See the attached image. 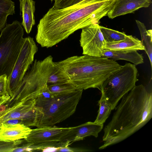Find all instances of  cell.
Masks as SVG:
<instances>
[{
  "instance_id": "cell-28",
  "label": "cell",
  "mask_w": 152,
  "mask_h": 152,
  "mask_svg": "<svg viewBox=\"0 0 152 152\" xmlns=\"http://www.w3.org/2000/svg\"><path fill=\"white\" fill-rule=\"evenodd\" d=\"M77 149H75L70 148L68 146L60 147L57 148L56 151H67V152H74L79 151Z\"/></svg>"
},
{
  "instance_id": "cell-6",
  "label": "cell",
  "mask_w": 152,
  "mask_h": 152,
  "mask_svg": "<svg viewBox=\"0 0 152 152\" xmlns=\"http://www.w3.org/2000/svg\"><path fill=\"white\" fill-rule=\"evenodd\" d=\"M23 29L16 20L6 25L0 35V76L10 77L24 42Z\"/></svg>"
},
{
  "instance_id": "cell-13",
  "label": "cell",
  "mask_w": 152,
  "mask_h": 152,
  "mask_svg": "<svg viewBox=\"0 0 152 152\" xmlns=\"http://www.w3.org/2000/svg\"><path fill=\"white\" fill-rule=\"evenodd\" d=\"M151 3V0H115L107 15L113 19L133 13L142 7H148Z\"/></svg>"
},
{
  "instance_id": "cell-32",
  "label": "cell",
  "mask_w": 152,
  "mask_h": 152,
  "mask_svg": "<svg viewBox=\"0 0 152 152\" xmlns=\"http://www.w3.org/2000/svg\"><path fill=\"white\" fill-rule=\"evenodd\" d=\"M52 1H54V0H50Z\"/></svg>"
},
{
  "instance_id": "cell-30",
  "label": "cell",
  "mask_w": 152,
  "mask_h": 152,
  "mask_svg": "<svg viewBox=\"0 0 152 152\" xmlns=\"http://www.w3.org/2000/svg\"><path fill=\"white\" fill-rule=\"evenodd\" d=\"M2 119L0 117V126L1 125V124L3 123Z\"/></svg>"
},
{
  "instance_id": "cell-2",
  "label": "cell",
  "mask_w": 152,
  "mask_h": 152,
  "mask_svg": "<svg viewBox=\"0 0 152 152\" xmlns=\"http://www.w3.org/2000/svg\"><path fill=\"white\" fill-rule=\"evenodd\" d=\"M124 95L111 120L104 129L102 149L119 142L138 131L152 117V94L142 85Z\"/></svg>"
},
{
  "instance_id": "cell-22",
  "label": "cell",
  "mask_w": 152,
  "mask_h": 152,
  "mask_svg": "<svg viewBox=\"0 0 152 152\" xmlns=\"http://www.w3.org/2000/svg\"><path fill=\"white\" fill-rule=\"evenodd\" d=\"M69 82V79L65 73L56 64L55 68L48 78V85Z\"/></svg>"
},
{
  "instance_id": "cell-18",
  "label": "cell",
  "mask_w": 152,
  "mask_h": 152,
  "mask_svg": "<svg viewBox=\"0 0 152 152\" xmlns=\"http://www.w3.org/2000/svg\"><path fill=\"white\" fill-rule=\"evenodd\" d=\"M135 21L140 32L142 43L144 47V50L148 57L152 68V30H147L143 23L138 20Z\"/></svg>"
},
{
  "instance_id": "cell-1",
  "label": "cell",
  "mask_w": 152,
  "mask_h": 152,
  "mask_svg": "<svg viewBox=\"0 0 152 152\" xmlns=\"http://www.w3.org/2000/svg\"><path fill=\"white\" fill-rule=\"evenodd\" d=\"M115 0H84L62 9L53 7L40 20L35 39L42 47H52L76 31L98 24Z\"/></svg>"
},
{
  "instance_id": "cell-19",
  "label": "cell",
  "mask_w": 152,
  "mask_h": 152,
  "mask_svg": "<svg viewBox=\"0 0 152 152\" xmlns=\"http://www.w3.org/2000/svg\"><path fill=\"white\" fill-rule=\"evenodd\" d=\"M15 8L12 0H0V31L5 26L8 16L15 14Z\"/></svg>"
},
{
  "instance_id": "cell-14",
  "label": "cell",
  "mask_w": 152,
  "mask_h": 152,
  "mask_svg": "<svg viewBox=\"0 0 152 152\" xmlns=\"http://www.w3.org/2000/svg\"><path fill=\"white\" fill-rule=\"evenodd\" d=\"M31 130L23 124L11 125L2 123L0 126V140L9 142L24 139Z\"/></svg>"
},
{
  "instance_id": "cell-5",
  "label": "cell",
  "mask_w": 152,
  "mask_h": 152,
  "mask_svg": "<svg viewBox=\"0 0 152 152\" xmlns=\"http://www.w3.org/2000/svg\"><path fill=\"white\" fill-rule=\"evenodd\" d=\"M83 91V90L77 89L66 94L55 95L43 107L36 108L37 119L35 126H53L69 117L75 112Z\"/></svg>"
},
{
  "instance_id": "cell-7",
  "label": "cell",
  "mask_w": 152,
  "mask_h": 152,
  "mask_svg": "<svg viewBox=\"0 0 152 152\" xmlns=\"http://www.w3.org/2000/svg\"><path fill=\"white\" fill-rule=\"evenodd\" d=\"M136 65L130 63L121 66L102 83L100 91L114 109L119 100L136 86L138 80Z\"/></svg>"
},
{
  "instance_id": "cell-27",
  "label": "cell",
  "mask_w": 152,
  "mask_h": 152,
  "mask_svg": "<svg viewBox=\"0 0 152 152\" xmlns=\"http://www.w3.org/2000/svg\"><path fill=\"white\" fill-rule=\"evenodd\" d=\"M3 123L5 124L11 125L17 124H22V120L20 118L12 119L4 121Z\"/></svg>"
},
{
  "instance_id": "cell-11",
  "label": "cell",
  "mask_w": 152,
  "mask_h": 152,
  "mask_svg": "<svg viewBox=\"0 0 152 152\" xmlns=\"http://www.w3.org/2000/svg\"><path fill=\"white\" fill-rule=\"evenodd\" d=\"M35 99L20 102L10 107L0 110V117L3 122L9 119L20 118L22 124L35 126L37 119Z\"/></svg>"
},
{
  "instance_id": "cell-21",
  "label": "cell",
  "mask_w": 152,
  "mask_h": 152,
  "mask_svg": "<svg viewBox=\"0 0 152 152\" xmlns=\"http://www.w3.org/2000/svg\"><path fill=\"white\" fill-rule=\"evenodd\" d=\"M100 28L106 42H117L125 39L127 36L124 32H119L103 26Z\"/></svg>"
},
{
  "instance_id": "cell-29",
  "label": "cell",
  "mask_w": 152,
  "mask_h": 152,
  "mask_svg": "<svg viewBox=\"0 0 152 152\" xmlns=\"http://www.w3.org/2000/svg\"><path fill=\"white\" fill-rule=\"evenodd\" d=\"M10 98V96H4L0 97V106L6 102Z\"/></svg>"
},
{
  "instance_id": "cell-24",
  "label": "cell",
  "mask_w": 152,
  "mask_h": 152,
  "mask_svg": "<svg viewBox=\"0 0 152 152\" xmlns=\"http://www.w3.org/2000/svg\"><path fill=\"white\" fill-rule=\"evenodd\" d=\"M23 139L11 142L0 140V152H14L21 145Z\"/></svg>"
},
{
  "instance_id": "cell-20",
  "label": "cell",
  "mask_w": 152,
  "mask_h": 152,
  "mask_svg": "<svg viewBox=\"0 0 152 152\" xmlns=\"http://www.w3.org/2000/svg\"><path fill=\"white\" fill-rule=\"evenodd\" d=\"M102 94L100 99L98 101L99 108L98 113L94 122L99 124H103L110 115L112 110L111 104Z\"/></svg>"
},
{
  "instance_id": "cell-31",
  "label": "cell",
  "mask_w": 152,
  "mask_h": 152,
  "mask_svg": "<svg viewBox=\"0 0 152 152\" xmlns=\"http://www.w3.org/2000/svg\"><path fill=\"white\" fill-rule=\"evenodd\" d=\"M19 0L20 2V5L21 3L22 0Z\"/></svg>"
},
{
  "instance_id": "cell-23",
  "label": "cell",
  "mask_w": 152,
  "mask_h": 152,
  "mask_svg": "<svg viewBox=\"0 0 152 152\" xmlns=\"http://www.w3.org/2000/svg\"><path fill=\"white\" fill-rule=\"evenodd\" d=\"M50 92L54 95H57L68 93L77 89L70 82L48 85Z\"/></svg>"
},
{
  "instance_id": "cell-9",
  "label": "cell",
  "mask_w": 152,
  "mask_h": 152,
  "mask_svg": "<svg viewBox=\"0 0 152 152\" xmlns=\"http://www.w3.org/2000/svg\"><path fill=\"white\" fill-rule=\"evenodd\" d=\"M71 127H58L55 126L37 127L31 130L24 140L29 148L33 150L43 151L51 148L59 147L61 137Z\"/></svg>"
},
{
  "instance_id": "cell-17",
  "label": "cell",
  "mask_w": 152,
  "mask_h": 152,
  "mask_svg": "<svg viewBox=\"0 0 152 152\" xmlns=\"http://www.w3.org/2000/svg\"><path fill=\"white\" fill-rule=\"evenodd\" d=\"M20 9L22 13V25L26 33L29 34L35 23L34 16L35 2L33 0H22Z\"/></svg>"
},
{
  "instance_id": "cell-12",
  "label": "cell",
  "mask_w": 152,
  "mask_h": 152,
  "mask_svg": "<svg viewBox=\"0 0 152 152\" xmlns=\"http://www.w3.org/2000/svg\"><path fill=\"white\" fill-rule=\"evenodd\" d=\"M103 127V124L88 121L78 126L71 127L61 138L59 142V147L68 146L73 142L83 140L88 136H92L97 137Z\"/></svg>"
},
{
  "instance_id": "cell-8",
  "label": "cell",
  "mask_w": 152,
  "mask_h": 152,
  "mask_svg": "<svg viewBox=\"0 0 152 152\" xmlns=\"http://www.w3.org/2000/svg\"><path fill=\"white\" fill-rule=\"evenodd\" d=\"M38 50L33 38H25L11 74L7 79V91L10 97L20 86L25 75L34 61Z\"/></svg>"
},
{
  "instance_id": "cell-26",
  "label": "cell",
  "mask_w": 152,
  "mask_h": 152,
  "mask_svg": "<svg viewBox=\"0 0 152 152\" xmlns=\"http://www.w3.org/2000/svg\"><path fill=\"white\" fill-rule=\"evenodd\" d=\"M7 79L6 75L0 76V97L10 96L7 91Z\"/></svg>"
},
{
  "instance_id": "cell-4",
  "label": "cell",
  "mask_w": 152,
  "mask_h": 152,
  "mask_svg": "<svg viewBox=\"0 0 152 152\" xmlns=\"http://www.w3.org/2000/svg\"><path fill=\"white\" fill-rule=\"evenodd\" d=\"M56 66L51 56L42 60L36 59L31 65L14 95L3 105L6 108L20 102L36 99L48 88V80Z\"/></svg>"
},
{
  "instance_id": "cell-15",
  "label": "cell",
  "mask_w": 152,
  "mask_h": 152,
  "mask_svg": "<svg viewBox=\"0 0 152 152\" xmlns=\"http://www.w3.org/2000/svg\"><path fill=\"white\" fill-rule=\"evenodd\" d=\"M102 57L115 61L124 60L131 62L135 65L144 63L142 54L139 53L137 51L113 50L104 49Z\"/></svg>"
},
{
  "instance_id": "cell-25",
  "label": "cell",
  "mask_w": 152,
  "mask_h": 152,
  "mask_svg": "<svg viewBox=\"0 0 152 152\" xmlns=\"http://www.w3.org/2000/svg\"><path fill=\"white\" fill-rule=\"evenodd\" d=\"M84 0H54L53 7L58 9L68 7L80 2Z\"/></svg>"
},
{
  "instance_id": "cell-3",
  "label": "cell",
  "mask_w": 152,
  "mask_h": 152,
  "mask_svg": "<svg viewBox=\"0 0 152 152\" xmlns=\"http://www.w3.org/2000/svg\"><path fill=\"white\" fill-rule=\"evenodd\" d=\"M56 64L66 74L69 82L78 90L97 88L121 66L116 61L104 57L84 55L73 56Z\"/></svg>"
},
{
  "instance_id": "cell-16",
  "label": "cell",
  "mask_w": 152,
  "mask_h": 152,
  "mask_svg": "<svg viewBox=\"0 0 152 152\" xmlns=\"http://www.w3.org/2000/svg\"><path fill=\"white\" fill-rule=\"evenodd\" d=\"M105 49L120 51L144 50L141 40L132 35H127L125 39L115 42H106Z\"/></svg>"
},
{
  "instance_id": "cell-10",
  "label": "cell",
  "mask_w": 152,
  "mask_h": 152,
  "mask_svg": "<svg viewBox=\"0 0 152 152\" xmlns=\"http://www.w3.org/2000/svg\"><path fill=\"white\" fill-rule=\"evenodd\" d=\"M80 43L83 54L102 57L106 42L99 24H92L82 29Z\"/></svg>"
}]
</instances>
